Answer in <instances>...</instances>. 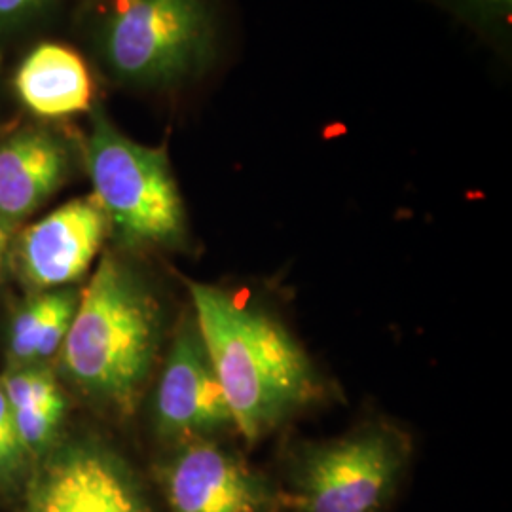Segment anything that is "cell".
Listing matches in <instances>:
<instances>
[{
    "label": "cell",
    "mask_w": 512,
    "mask_h": 512,
    "mask_svg": "<svg viewBox=\"0 0 512 512\" xmlns=\"http://www.w3.org/2000/svg\"><path fill=\"white\" fill-rule=\"evenodd\" d=\"M186 287L243 439L255 444L321 395L308 355L275 317L215 285L186 281Z\"/></svg>",
    "instance_id": "6da1fadb"
},
{
    "label": "cell",
    "mask_w": 512,
    "mask_h": 512,
    "mask_svg": "<svg viewBox=\"0 0 512 512\" xmlns=\"http://www.w3.org/2000/svg\"><path fill=\"white\" fill-rule=\"evenodd\" d=\"M164 317L150 285L122 256L105 253L80 293L59 351L65 376L120 414L139 401L162 346Z\"/></svg>",
    "instance_id": "7a4b0ae2"
},
{
    "label": "cell",
    "mask_w": 512,
    "mask_h": 512,
    "mask_svg": "<svg viewBox=\"0 0 512 512\" xmlns=\"http://www.w3.org/2000/svg\"><path fill=\"white\" fill-rule=\"evenodd\" d=\"M78 31L97 67L133 90H165L198 74L213 50L205 0H88Z\"/></svg>",
    "instance_id": "3957f363"
},
{
    "label": "cell",
    "mask_w": 512,
    "mask_h": 512,
    "mask_svg": "<svg viewBox=\"0 0 512 512\" xmlns=\"http://www.w3.org/2000/svg\"><path fill=\"white\" fill-rule=\"evenodd\" d=\"M88 114L82 160L93 198L109 219L110 234L135 251L183 249L186 211L167 152L129 139L99 103Z\"/></svg>",
    "instance_id": "277c9868"
},
{
    "label": "cell",
    "mask_w": 512,
    "mask_h": 512,
    "mask_svg": "<svg viewBox=\"0 0 512 512\" xmlns=\"http://www.w3.org/2000/svg\"><path fill=\"white\" fill-rule=\"evenodd\" d=\"M408 440L389 425L306 442L289 458L281 512H382L399 488Z\"/></svg>",
    "instance_id": "5b68a950"
},
{
    "label": "cell",
    "mask_w": 512,
    "mask_h": 512,
    "mask_svg": "<svg viewBox=\"0 0 512 512\" xmlns=\"http://www.w3.org/2000/svg\"><path fill=\"white\" fill-rule=\"evenodd\" d=\"M158 482L167 512H281L279 486L217 439L171 446Z\"/></svg>",
    "instance_id": "8992f818"
},
{
    "label": "cell",
    "mask_w": 512,
    "mask_h": 512,
    "mask_svg": "<svg viewBox=\"0 0 512 512\" xmlns=\"http://www.w3.org/2000/svg\"><path fill=\"white\" fill-rule=\"evenodd\" d=\"M21 512H150L128 463L95 440H73L42 458Z\"/></svg>",
    "instance_id": "52a82bcc"
},
{
    "label": "cell",
    "mask_w": 512,
    "mask_h": 512,
    "mask_svg": "<svg viewBox=\"0 0 512 512\" xmlns=\"http://www.w3.org/2000/svg\"><path fill=\"white\" fill-rule=\"evenodd\" d=\"M152 416L156 433L171 446L217 439L234 427L194 315L183 319L167 351L154 391Z\"/></svg>",
    "instance_id": "ba28073f"
},
{
    "label": "cell",
    "mask_w": 512,
    "mask_h": 512,
    "mask_svg": "<svg viewBox=\"0 0 512 512\" xmlns=\"http://www.w3.org/2000/svg\"><path fill=\"white\" fill-rule=\"evenodd\" d=\"M82 143L65 122L27 118L0 128V220L16 232L71 181Z\"/></svg>",
    "instance_id": "9c48e42d"
},
{
    "label": "cell",
    "mask_w": 512,
    "mask_h": 512,
    "mask_svg": "<svg viewBox=\"0 0 512 512\" xmlns=\"http://www.w3.org/2000/svg\"><path fill=\"white\" fill-rule=\"evenodd\" d=\"M109 219L90 196L59 205L46 217L27 224L12 241L21 279L42 291L71 287L92 268L105 239Z\"/></svg>",
    "instance_id": "30bf717a"
},
{
    "label": "cell",
    "mask_w": 512,
    "mask_h": 512,
    "mask_svg": "<svg viewBox=\"0 0 512 512\" xmlns=\"http://www.w3.org/2000/svg\"><path fill=\"white\" fill-rule=\"evenodd\" d=\"M10 90L31 118L65 122L95 107V82L84 55L73 46L40 40L19 59Z\"/></svg>",
    "instance_id": "8fae6325"
},
{
    "label": "cell",
    "mask_w": 512,
    "mask_h": 512,
    "mask_svg": "<svg viewBox=\"0 0 512 512\" xmlns=\"http://www.w3.org/2000/svg\"><path fill=\"white\" fill-rule=\"evenodd\" d=\"M73 287L42 291L16 308L6 334L10 366L46 365L63 348L78 308Z\"/></svg>",
    "instance_id": "7c38bea8"
},
{
    "label": "cell",
    "mask_w": 512,
    "mask_h": 512,
    "mask_svg": "<svg viewBox=\"0 0 512 512\" xmlns=\"http://www.w3.org/2000/svg\"><path fill=\"white\" fill-rule=\"evenodd\" d=\"M63 0H0V67L50 25Z\"/></svg>",
    "instance_id": "4fadbf2b"
},
{
    "label": "cell",
    "mask_w": 512,
    "mask_h": 512,
    "mask_svg": "<svg viewBox=\"0 0 512 512\" xmlns=\"http://www.w3.org/2000/svg\"><path fill=\"white\" fill-rule=\"evenodd\" d=\"M29 456L16 433L10 404L0 387V486H10L18 480L27 467Z\"/></svg>",
    "instance_id": "5bb4252c"
},
{
    "label": "cell",
    "mask_w": 512,
    "mask_h": 512,
    "mask_svg": "<svg viewBox=\"0 0 512 512\" xmlns=\"http://www.w3.org/2000/svg\"><path fill=\"white\" fill-rule=\"evenodd\" d=\"M12 241H14V232L0 220V268H2L4 260L10 256Z\"/></svg>",
    "instance_id": "9a60e30c"
},
{
    "label": "cell",
    "mask_w": 512,
    "mask_h": 512,
    "mask_svg": "<svg viewBox=\"0 0 512 512\" xmlns=\"http://www.w3.org/2000/svg\"><path fill=\"white\" fill-rule=\"evenodd\" d=\"M0 74H2V67H0ZM2 90H4V88H2V80H0V109H2Z\"/></svg>",
    "instance_id": "2e32d148"
}]
</instances>
